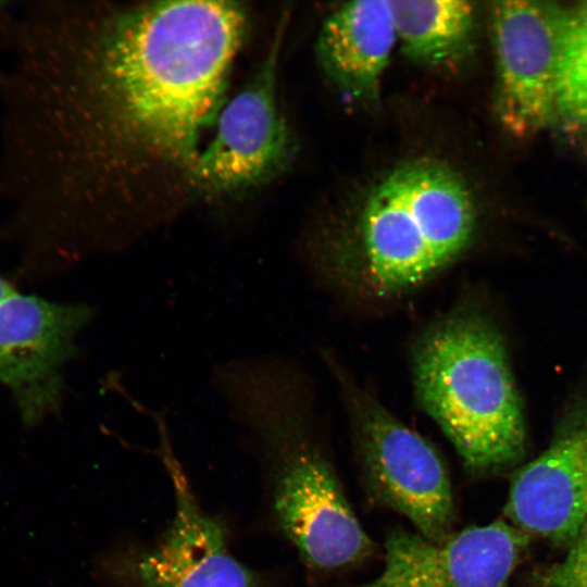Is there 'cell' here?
<instances>
[{
	"mask_svg": "<svg viewBox=\"0 0 587 587\" xmlns=\"http://www.w3.org/2000/svg\"><path fill=\"white\" fill-rule=\"evenodd\" d=\"M284 23L254 76L221 108L191 184L204 191H241L278 174L291 157V136L277 95Z\"/></svg>",
	"mask_w": 587,
	"mask_h": 587,
	"instance_id": "cell-7",
	"label": "cell"
},
{
	"mask_svg": "<svg viewBox=\"0 0 587 587\" xmlns=\"http://www.w3.org/2000/svg\"><path fill=\"white\" fill-rule=\"evenodd\" d=\"M475 220L470 190L451 167L425 158L398 165L360 215L366 280L383 294L422 284L469 246Z\"/></svg>",
	"mask_w": 587,
	"mask_h": 587,
	"instance_id": "cell-3",
	"label": "cell"
},
{
	"mask_svg": "<svg viewBox=\"0 0 587 587\" xmlns=\"http://www.w3.org/2000/svg\"><path fill=\"white\" fill-rule=\"evenodd\" d=\"M247 27L229 1L96 9L39 1L0 55V185L82 217L100 183L191 174Z\"/></svg>",
	"mask_w": 587,
	"mask_h": 587,
	"instance_id": "cell-1",
	"label": "cell"
},
{
	"mask_svg": "<svg viewBox=\"0 0 587 587\" xmlns=\"http://www.w3.org/2000/svg\"><path fill=\"white\" fill-rule=\"evenodd\" d=\"M95 314L85 303H59L11 294L0 302V382L13 394L23 422L35 425L61 402L63 366Z\"/></svg>",
	"mask_w": 587,
	"mask_h": 587,
	"instance_id": "cell-8",
	"label": "cell"
},
{
	"mask_svg": "<svg viewBox=\"0 0 587 587\" xmlns=\"http://www.w3.org/2000/svg\"><path fill=\"white\" fill-rule=\"evenodd\" d=\"M529 537L495 521L432 541L396 527L385 538V562L373 579L352 587H507Z\"/></svg>",
	"mask_w": 587,
	"mask_h": 587,
	"instance_id": "cell-9",
	"label": "cell"
},
{
	"mask_svg": "<svg viewBox=\"0 0 587 587\" xmlns=\"http://www.w3.org/2000/svg\"><path fill=\"white\" fill-rule=\"evenodd\" d=\"M162 452L175 512L162 539L129 565L132 587H260L259 575L228 551L223 523L200 510L175 460Z\"/></svg>",
	"mask_w": 587,
	"mask_h": 587,
	"instance_id": "cell-11",
	"label": "cell"
},
{
	"mask_svg": "<svg viewBox=\"0 0 587 587\" xmlns=\"http://www.w3.org/2000/svg\"><path fill=\"white\" fill-rule=\"evenodd\" d=\"M587 138V2L566 9L554 124Z\"/></svg>",
	"mask_w": 587,
	"mask_h": 587,
	"instance_id": "cell-14",
	"label": "cell"
},
{
	"mask_svg": "<svg viewBox=\"0 0 587 587\" xmlns=\"http://www.w3.org/2000/svg\"><path fill=\"white\" fill-rule=\"evenodd\" d=\"M540 587H587V522L569 545L565 557L537 576Z\"/></svg>",
	"mask_w": 587,
	"mask_h": 587,
	"instance_id": "cell-15",
	"label": "cell"
},
{
	"mask_svg": "<svg viewBox=\"0 0 587 587\" xmlns=\"http://www.w3.org/2000/svg\"><path fill=\"white\" fill-rule=\"evenodd\" d=\"M505 514L528 535L566 546L587 522V390L564 410L547 448L514 474Z\"/></svg>",
	"mask_w": 587,
	"mask_h": 587,
	"instance_id": "cell-10",
	"label": "cell"
},
{
	"mask_svg": "<svg viewBox=\"0 0 587 587\" xmlns=\"http://www.w3.org/2000/svg\"><path fill=\"white\" fill-rule=\"evenodd\" d=\"M14 292V289L0 276V302Z\"/></svg>",
	"mask_w": 587,
	"mask_h": 587,
	"instance_id": "cell-17",
	"label": "cell"
},
{
	"mask_svg": "<svg viewBox=\"0 0 587 587\" xmlns=\"http://www.w3.org/2000/svg\"><path fill=\"white\" fill-rule=\"evenodd\" d=\"M397 43L390 1L342 4L323 23L316 42L320 65L349 100L378 104L382 78Z\"/></svg>",
	"mask_w": 587,
	"mask_h": 587,
	"instance_id": "cell-12",
	"label": "cell"
},
{
	"mask_svg": "<svg viewBox=\"0 0 587 587\" xmlns=\"http://www.w3.org/2000/svg\"><path fill=\"white\" fill-rule=\"evenodd\" d=\"M355 426L371 492L405 516L423 537L440 542L451 536L455 532L452 487L435 448L372 401L358 409Z\"/></svg>",
	"mask_w": 587,
	"mask_h": 587,
	"instance_id": "cell-5",
	"label": "cell"
},
{
	"mask_svg": "<svg viewBox=\"0 0 587 587\" xmlns=\"http://www.w3.org/2000/svg\"><path fill=\"white\" fill-rule=\"evenodd\" d=\"M241 415L262 417L245 411ZM275 465V520L302 561L315 570H336L362 562L373 541L355 516L325 454L307 439L271 427Z\"/></svg>",
	"mask_w": 587,
	"mask_h": 587,
	"instance_id": "cell-4",
	"label": "cell"
},
{
	"mask_svg": "<svg viewBox=\"0 0 587 587\" xmlns=\"http://www.w3.org/2000/svg\"><path fill=\"white\" fill-rule=\"evenodd\" d=\"M397 42L412 62L432 68H451L472 43L475 9L459 0L390 1Z\"/></svg>",
	"mask_w": 587,
	"mask_h": 587,
	"instance_id": "cell-13",
	"label": "cell"
},
{
	"mask_svg": "<svg viewBox=\"0 0 587 587\" xmlns=\"http://www.w3.org/2000/svg\"><path fill=\"white\" fill-rule=\"evenodd\" d=\"M565 14L566 8L546 2L491 7L496 112L516 138L533 137L554 124Z\"/></svg>",
	"mask_w": 587,
	"mask_h": 587,
	"instance_id": "cell-6",
	"label": "cell"
},
{
	"mask_svg": "<svg viewBox=\"0 0 587 587\" xmlns=\"http://www.w3.org/2000/svg\"><path fill=\"white\" fill-rule=\"evenodd\" d=\"M10 2L0 1V49L10 28L13 17L10 14Z\"/></svg>",
	"mask_w": 587,
	"mask_h": 587,
	"instance_id": "cell-16",
	"label": "cell"
},
{
	"mask_svg": "<svg viewBox=\"0 0 587 587\" xmlns=\"http://www.w3.org/2000/svg\"><path fill=\"white\" fill-rule=\"evenodd\" d=\"M415 394L423 410L474 474L523 459L526 430L505 347L490 321L454 313L427 330L413 352Z\"/></svg>",
	"mask_w": 587,
	"mask_h": 587,
	"instance_id": "cell-2",
	"label": "cell"
}]
</instances>
